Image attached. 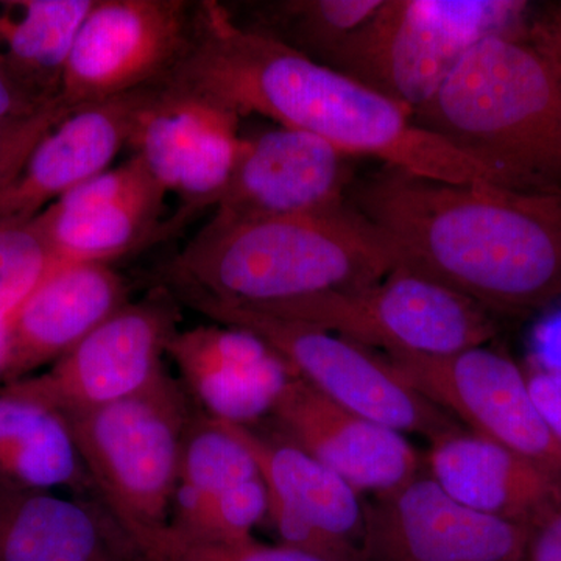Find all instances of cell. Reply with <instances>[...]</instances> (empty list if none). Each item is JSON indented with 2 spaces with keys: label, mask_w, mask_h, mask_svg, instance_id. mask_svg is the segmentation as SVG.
I'll return each mask as SVG.
<instances>
[{
  "label": "cell",
  "mask_w": 561,
  "mask_h": 561,
  "mask_svg": "<svg viewBox=\"0 0 561 561\" xmlns=\"http://www.w3.org/2000/svg\"><path fill=\"white\" fill-rule=\"evenodd\" d=\"M312 133L354 158H373L424 179L530 187L472 160L421 128L412 113L345 73L234 21L203 0L190 54L165 81Z\"/></svg>",
  "instance_id": "2"
},
{
  "label": "cell",
  "mask_w": 561,
  "mask_h": 561,
  "mask_svg": "<svg viewBox=\"0 0 561 561\" xmlns=\"http://www.w3.org/2000/svg\"><path fill=\"white\" fill-rule=\"evenodd\" d=\"M180 302L165 286L99 324L49 370L0 387L58 415L94 411L135 397L164 373L162 356L179 332Z\"/></svg>",
  "instance_id": "10"
},
{
  "label": "cell",
  "mask_w": 561,
  "mask_h": 561,
  "mask_svg": "<svg viewBox=\"0 0 561 561\" xmlns=\"http://www.w3.org/2000/svg\"><path fill=\"white\" fill-rule=\"evenodd\" d=\"M224 424L256 461L267 486L268 512L302 519L364 552L365 504L360 493L276 432L264 434L253 426Z\"/></svg>",
  "instance_id": "21"
},
{
  "label": "cell",
  "mask_w": 561,
  "mask_h": 561,
  "mask_svg": "<svg viewBox=\"0 0 561 561\" xmlns=\"http://www.w3.org/2000/svg\"><path fill=\"white\" fill-rule=\"evenodd\" d=\"M128 302V286L110 264L51 265L11 316L0 382H16L55 364Z\"/></svg>",
  "instance_id": "16"
},
{
  "label": "cell",
  "mask_w": 561,
  "mask_h": 561,
  "mask_svg": "<svg viewBox=\"0 0 561 561\" xmlns=\"http://www.w3.org/2000/svg\"><path fill=\"white\" fill-rule=\"evenodd\" d=\"M201 2L94 0L62 72L60 101L69 110L160 87L186 58Z\"/></svg>",
  "instance_id": "9"
},
{
  "label": "cell",
  "mask_w": 561,
  "mask_h": 561,
  "mask_svg": "<svg viewBox=\"0 0 561 561\" xmlns=\"http://www.w3.org/2000/svg\"><path fill=\"white\" fill-rule=\"evenodd\" d=\"M412 117L508 179L561 190V65L527 28L482 39Z\"/></svg>",
  "instance_id": "4"
},
{
  "label": "cell",
  "mask_w": 561,
  "mask_h": 561,
  "mask_svg": "<svg viewBox=\"0 0 561 561\" xmlns=\"http://www.w3.org/2000/svg\"><path fill=\"white\" fill-rule=\"evenodd\" d=\"M413 389L471 432L561 476V443L531 398L526 370L482 345L451 356H386Z\"/></svg>",
  "instance_id": "11"
},
{
  "label": "cell",
  "mask_w": 561,
  "mask_h": 561,
  "mask_svg": "<svg viewBox=\"0 0 561 561\" xmlns=\"http://www.w3.org/2000/svg\"><path fill=\"white\" fill-rule=\"evenodd\" d=\"M268 419L273 432L360 494L397 489L424 468L404 434L346 411L298 376L287 383Z\"/></svg>",
  "instance_id": "15"
},
{
  "label": "cell",
  "mask_w": 561,
  "mask_h": 561,
  "mask_svg": "<svg viewBox=\"0 0 561 561\" xmlns=\"http://www.w3.org/2000/svg\"><path fill=\"white\" fill-rule=\"evenodd\" d=\"M168 289L180 305L260 337L298 378L346 411L430 442L460 430L448 412L413 389L378 351L313 324L221 300L195 287L168 284Z\"/></svg>",
  "instance_id": "6"
},
{
  "label": "cell",
  "mask_w": 561,
  "mask_h": 561,
  "mask_svg": "<svg viewBox=\"0 0 561 561\" xmlns=\"http://www.w3.org/2000/svg\"><path fill=\"white\" fill-rule=\"evenodd\" d=\"M0 486L98 496L68 424L57 412L0 391Z\"/></svg>",
  "instance_id": "22"
},
{
  "label": "cell",
  "mask_w": 561,
  "mask_h": 561,
  "mask_svg": "<svg viewBox=\"0 0 561 561\" xmlns=\"http://www.w3.org/2000/svg\"><path fill=\"white\" fill-rule=\"evenodd\" d=\"M529 527L454 500L427 471L365 504L367 561H522Z\"/></svg>",
  "instance_id": "13"
},
{
  "label": "cell",
  "mask_w": 561,
  "mask_h": 561,
  "mask_svg": "<svg viewBox=\"0 0 561 561\" xmlns=\"http://www.w3.org/2000/svg\"><path fill=\"white\" fill-rule=\"evenodd\" d=\"M430 443L424 470L472 511L531 529L561 508V476L496 442L457 430Z\"/></svg>",
  "instance_id": "19"
},
{
  "label": "cell",
  "mask_w": 561,
  "mask_h": 561,
  "mask_svg": "<svg viewBox=\"0 0 561 561\" xmlns=\"http://www.w3.org/2000/svg\"><path fill=\"white\" fill-rule=\"evenodd\" d=\"M168 356L206 415L238 426H254L271 415L298 376L267 343L227 324L176 332Z\"/></svg>",
  "instance_id": "17"
},
{
  "label": "cell",
  "mask_w": 561,
  "mask_h": 561,
  "mask_svg": "<svg viewBox=\"0 0 561 561\" xmlns=\"http://www.w3.org/2000/svg\"><path fill=\"white\" fill-rule=\"evenodd\" d=\"M70 113L60 101L33 116L0 121V192L20 176L41 139Z\"/></svg>",
  "instance_id": "30"
},
{
  "label": "cell",
  "mask_w": 561,
  "mask_h": 561,
  "mask_svg": "<svg viewBox=\"0 0 561 561\" xmlns=\"http://www.w3.org/2000/svg\"><path fill=\"white\" fill-rule=\"evenodd\" d=\"M242 114L175 83L149 88L128 147L165 192L183 202L179 220L219 203L241 151Z\"/></svg>",
  "instance_id": "12"
},
{
  "label": "cell",
  "mask_w": 561,
  "mask_h": 561,
  "mask_svg": "<svg viewBox=\"0 0 561 561\" xmlns=\"http://www.w3.org/2000/svg\"><path fill=\"white\" fill-rule=\"evenodd\" d=\"M346 202L393 243L402 267L493 316L561 298V190L445 183L381 164L354 179Z\"/></svg>",
  "instance_id": "1"
},
{
  "label": "cell",
  "mask_w": 561,
  "mask_h": 561,
  "mask_svg": "<svg viewBox=\"0 0 561 561\" xmlns=\"http://www.w3.org/2000/svg\"><path fill=\"white\" fill-rule=\"evenodd\" d=\"M400 265L393 243L343 202L241 224H208L176 254L165 284L268 306L378 283Z\"/></svg>",
  "instance_id": "3"
},
{
  "label": "cell",
  "mask_w": 561,
  "mask_h": 561,
  "mask_svg": "<svg viewBox=\"0 0 561 561\" xmlns=\"http://www.w3.org/2000/svg\"><path fill=\"white\" fill-rule=\"evenodd\" d=\"M54 265L35 219L0 221V330Z\"/></svg>",
  "instance_id": "27"
},
{
  "label": "cell",
  "mask_w": 561,
  "mask_h": 561,
  "mask_svg": "<svg viewBox=\"0 0 561 561\" xmlns=\"http://www.w3.org/2000/svg\"><path fill=\"white\" fill-rule=\"evenodd\" d=\"M357 158L312 133L276 127L242 138L210 224L316 213L346 202Z\"/></svg>",
  "instance_id": "14"
},
{
  "label": "cell",
  "mask_w": 561,
  "mask_h": 561,
  "mask_svg": "<svg viewBox=\"0 0 561 561\" xmlns=\"http://www.w3.org/2000/svg\"><path fill=\"white\" fill-rule=\"evenodd\" d=\"M0 561H146L95 496L0 486Z\"/></svg>",
  "instance_id": "20"
},
{
  "label": "cell",
  "mask_w": 561,
  "mask_h": 561,
  "mask_svg": "<svg viewBox=\"0 0 561 561\" xmlns=\"http://www.w3.org/2000/svg\"><path fill=\"white\" fill-rule=\"evenodd\" d=\"M251 308L313 324L383 356H451L497 335L493 313L402 265L370 286Z\"/></svg>",
  "instance_id": "8"
},
{
  "label": "cell",
  "mask_w": 561,
  "mask_h": 561,
  "mask_svg": "<svg viewBox=\"0 0 561 561\" xmlns=\"http://www.w3.org/2000/svg\"><path fill=\"white\" fill-rule=\"evenodd\" d=\"M165 194L161 186H154L124 201L88 208L50 205L35 221L49 245L54 265L110 264L164 230L160 216Z\"/></svg>",
  "instance_id": "23"
},
{
  "label": "cell",
  "mask_w": 561,
  "mask_h": 561,
  "mask_svg": "<svg viewBox=\"0 0 561 561\" xmlns=\"http://www.w3.org/2000/svg\"><path fill=\"white\" fill-rule=\"evenodd\" d=\"M267 515V486L260 476L224 491L210 505L201 529L194 535H181L192 540L238 545L253 540L251 531Z\"/></svg>",
  "instance_id": "28"
},
{
  "label": "cell",
  "mask_w": 561,
  "mask_h": 561,
  "mask_svg": "<svg viewBox=\"0 0 561 561\" xmlns=\"http://www.w3.org/2000/svg\"><path fill=\"white\" fill-rule=\"evenodd\" d=\"M526 2L382 0L328 61L413 113L482 39L519 28Z\"/></svg>",
  "instance_id": "7"
},
{
  "label": "cell",
  "mask_w": 561,
  "mask_h": 561,
  "mask_svg": "<svg viewBox=\"0 0 561 561\" xmlns=\"http://www.w3.org/2000/svg\"><path fill=\"white\" fill-rule=\"evenodd\" d=\"M522 561H561V508L531 527Z\"/></svg>",
  "instance_id": "33"
},
{
  "label": "cell",
  "mask_w": 561,
  "mask_h": 561,
  "mask_svg": "<svg viewBox=\"0 0 561 561\" xmlns=\"http://www.w3.org/2000/svg\"><path fill=\"white\" fill-rule=\"evenodd\" d=\"M147 91L81 106L51 128L20 176L0 192V221L35 219L73 187L108 171L114 158L128 147Z\"/></svg>",
  "instance_id": "18"
},
{
  "label": "cell",
  "mask_w": 561,
  "mask_h": 561,
  "mask_svg": "<svg viewBox=\"0 0 561 561\" xmlns=\"http://www.w3.org/2000/svg\"><path fill=\"white\" fill-rule=\"evenodd\" d=\"M92 2H0V66L44 98L60 99L66 60Z\"/></svg>",
  "instance_id": "24"
},
{
  "label": "cell",
  "mask_w": 561,
  "mask_h": 561,
  "mask_svg": "<svg viewBox=\"0 0 561 561\" xmlns=\"http://www.w3.org/2000/svg\"><path fill=\"white\" fill-rule=\"evenodd\" d=\"M527 32L531 38L541 44L546 50L551 51L561 65V3L546 7L545 10L530 22Z\"/></svg>",
  "instance_id": "34"
},
{
  "label": "cell",
  "mask_w": 561,
  "mask_h": 561,
  "mask_svg": "<svg viewBox=\"0 0 561 561\" xmlns=\"http://www.w3.org/2000/svg\"><path fill=\"white\" fill-rule=\"evenodd\" d=\"M57 102L60 99L44 98L0 66V121L33 116Z\"/></svg>",
  "instance_id": "31"
},
{
  "label": "cell",
  "mask_w": 561,
  "mask_h": 561,
  "mask_svg": "<svg viewBox=\"0 0 561 561\" xmlns=\"http://www.w3.org/2000/svg\"><path fill=\"white\" fill-rule=\"evenodd\" d=\"M191 416L184 391L165 371L135 397L61 416L99 500L146 561H157L158 542L171 526Z\"/></svg>",
  "instance_id": "5"
},
{
  "label": "cell",
  "mask_w": 561,
  "mask_h": 561,
  "mask_svg": "<svg viewBox=\"0 0 561 561\" xmlns=\"http://www.w3.org/2000/svg\"><path fill=\"white\" fill-rule=\"evenodd\" d=\"M526 376L538 411L561 443V371L535 367L526 370Z\"/></svg>",
  "instance_id": "32"
},
{
  "label": "cell",
  "mask_w": 561,
  "mask_h": 561,
  "mask_svg": "<svg viewBox=\"0 0 561 561\" xmlns=\"http://www.w3.org/2000/svg\"><path fill=\"white\" fill-rule=\"evenodd\" d=\"M157 561H365L339 560L331 557L301 551L290 546H267L250 540L230 545V542H209L184 537L171 526L161 535L158 542Z\"/></svg>",
  "instance_id": "29"
},
{
  "label": "cell",
  "mask_w": 561,
  "mask_h": 561,
  "mask_svg": "<svg viewBox=\"0 0 561 561\" xmlns=\"http://www.w3.org/2000/svg\"><path fill=\"white\" fill-rule=\"evenodd\" d=\"M382 0H267L227 7L242 27L328 65Z\"/></svg>",
  "instance_id": "26"
},
{
  "label": "cell",
  "mask_w": 561,
  "mask_h": 561,
  "mask_svg": "<svg viewBox=\"0 0 561 561\" xmlns=\"http://www.w3.org/2000/svg\"><path fill=\"white\" fill-rule=\"evenodd\" d=\"M260 476L249 449L224 423L208 415L191 416L181 448L171 526L180 534L194 535L224 491Z\"/></svg>",
  "instance_id": "25"
}]
</instances>
